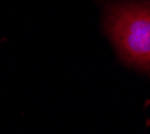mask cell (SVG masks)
<instances>
[{"instance_id":"1","label":"cell","mask_w":150,"mask_h":134,"mask_svg":"<svg viewBox=\"0 0 150 134\" xmlns=\"http://www.w3.org/2000/svg\"><path fill=\"white\" fill-rule=\"evenodd\" d=\"M102 24L121 63L150 75V0H106Z\"/></svg>"}]
</instances>
